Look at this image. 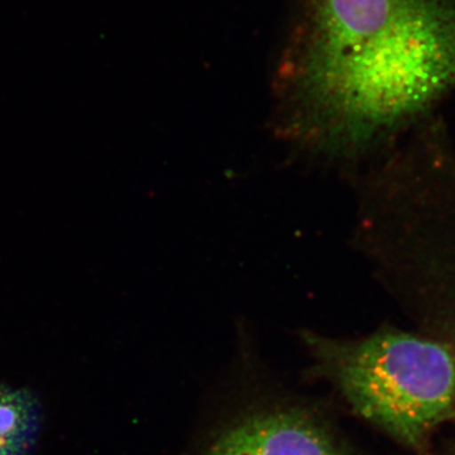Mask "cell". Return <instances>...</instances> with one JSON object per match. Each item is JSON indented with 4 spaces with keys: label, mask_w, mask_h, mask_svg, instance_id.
<instances>
[{
    "label": "cell",
    "mask_w": 455,
    "mask_h": 455,
    "mask_svg": "<svg viewBox=\"0 0 455 455\" xmlns=\"http://www.w3.org/2000/svg\"><path fill=\"white\" fill-rule=\"evenodd\" d=\"M290 134L370 161L455 85L454 0H315Z\"/></svg>",
    "instance_id": "6da1fadb"
},
{
    "label": "cell",
    "mask_w": 455,
    "mask_h": 455,
    "mask_svg": "<svg viewBox=\"0 0 455 455\" xmlns=\"http://www.w3.org/2000/svg\"><path fill=\"white\" fill-rule=\"evenodd\" d=\"M316 370L353 411L411 449L455 418V358L421 333L383 326L353 340L302 334Z\"/></svg>",
    "instance_id": "7a4b0ae2"
},
{
    "label": "cell",
    "mask_w": 455,
    "mask_h": 455,
    "mask_svg": "<svg viewBox=\"0 0 455 455\" xmlns=\"http://www.w3.org/2000/svg\"><path fill=\"white\" fill-rule=\"evenodd\" d=\"M390 295L420 331L444 344L455 358V212L407 248Z\"/></svg>",
    "instance_id": "3957f363"
},
{
    "label": "cell",
    "mask_w": 455,
    "mask_h": 455,
    "mask_svg": "<svg viewBox=\"0 0 455 455\" xmlns=\"http://www.w3.org/2000/svg\"><path fill=\"white\" fill-rule=\"evenodd\" d=\"M44 418V407L32 391L0 386V455H33Z\"/></svg>",
    "instance_id": "5b68a950"
},
{
    "label": "cell",
    "mask_w": 455,
    "mask_h": 455,
    "mask_svg": "<svg viewBox=\"0 0 455 455\" xmlns=\"http://www.w3.org/2000/svg\"><path fill=\"white\" fill-rule=\"evenodd\" d=\"M449 455H455V453L454 454H449Z\"/></svg>",
    "instance_id": "8992f818"
},
{
    "label": "cell",
    "mask_w": 455,
    "mask_h": 455,
    "mask_svg": "<svg viewBox=\"0 0 455 455\" xmlns=\"http://www.w3.org/2000/svg\"><path fill=\"white\" fill-rule=\"evenodd\" d=\"M203 455H350L333 429L301 407L276 406L242 416Z\"/></svg>",
    "instance_id": "277c9868"
}]
</instances>
